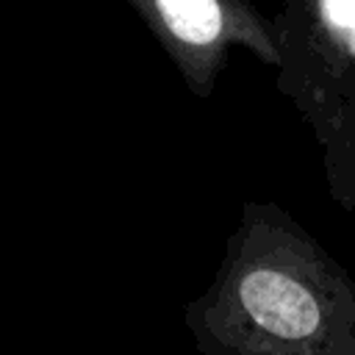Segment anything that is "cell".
Segmentation results:
<instances>
[{
    "label": "cell",
    "mask_w": 355,
    "mask_h": 355,
    "mask_svg": "<svg viewBox=\"0 0 355 355\" xmlns=\"http://www.w3.org/2000/svg\"><path fill=\"white\" fill-rule=\"evenodd\" d=\"M297 89L333 200L355 211V0H297Z\"/></svg>",
    "instance_id": "7a4b0ae2"
},
{
    "label": "cell",
    "mask_w": 355,
    "mask_h": 355,
    "mask_svg": "<svg viewBox=\"0 0 355 355\" xmlns=\"http://www.w3.org/2000/svg\"><path fill=\"white\" fill-rule=\"evenodd\" d=\"M186 324L202 355H355V280L302 230L263 225Z\"/></svg>",
    "instance_id": "6da1fadb"
},
{
    "label": "cell",
    "mask_w": 355,
    "mask_h": 355,
    "mask_svg": "<svg viewBox=\"0 0 355 355\" xmlns=\"http://www.w3.org/2000/svg\"><path fill=\"white\" fill-rule=\"evenodd\" d=\"M169 31L189 44H208L222 31L216 0H155Z\"/></svg>",
    "instance_id": "3957f363"
}]
</instances>
